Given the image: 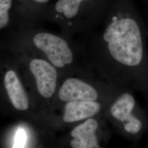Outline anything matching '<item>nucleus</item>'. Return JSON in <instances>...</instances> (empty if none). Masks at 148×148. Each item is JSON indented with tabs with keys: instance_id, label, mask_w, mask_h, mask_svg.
I'll list each match as a JSON object with an SVG mask.
<instances>
[{
	"instance_id": "obj_9",
	"label": "nucleus",
	"mask_w": 148,
	"mask_h": 148,
	"mask_svg": "<svg viewBox=\"0 0 148 148\" xmlns=\"http://www.w3.org/2000/svg\"><path fill=\"white\" fill-rule=\"evenodd\" d=\"M12 4V0H0V29L3 28L8 23V11Z\"/></svg>"
},
{
	"instance_id": "obj_2",
	"label": "nucleus",
	"mask_w": 148,
	"mask_h": 148,
	"mask_svg": "<svg viewBox=\"0 0 148 148\" xmlns=\"http://www.w3.org/2000/svg\"><path fill=\"white\" fill-rule=\"evenodd\" d=\"M104 114L117 134L130 142L137 141L148 128V116L130 90H119L107 104Z\"/></svg>"
},
{
	"instance_id": "obj_7",
	"label": "nucleus",
	"mask_w": 148,
	"mask_h": 148,
	"mask_svg": "<svg viewBox=\"0 0 148 148\" xmlns=\"http://www.w3.org/2000/svg\"><path fill=\"white\" fill-rule=\"evenodd\" d=\"M108 103L92 101H72L63 104L60 121L74 127L90 117L103 114Z\"/></svg>"
},
{
	"instance_id": "obj_4",
	"label": "nucleus",
	"mask_w": 148,
	"mask_h": 148,
	"mask_svg": "<svg viewBox=\"0 0 148 148\" xmlns=\"http://www.w3.org/2000/svg\"><path fill=\"white\" fill-rule=\"evenodd\" d=\"M103 2V0H58L55 10L69 21V32L77 33L82 37L103 22L91 13L97 11Z\"/></svg>"
},
{
	"instance_id": "obj_8",
	"label": "nucleus",
	"mask_w": 148,
	"mask_h": 148,
	"mask_svg": "<svg viewBox=\"0 0 148 148\" xmlns=\"http://www.w3.org/2000/svg\"><path fill=\"white\" fill-rule=\"evenodd\" d=\"M4 84L7 93L14 107L21 111L27 110L29 104L26 92L14 71L10 70L6 73Z\"/></svg>"
},
{
	"instance_id": "obj_12",
	"label": "nucleus",
	"mask_w": 148,
	"mask_h": 148,
	"mask_svg": "<svg viewBox=\"0 0 148 148\" xmlns=\"http://www.w3.org/2000/svg\"><path fill=\"white\" fill-rule=\"evenodd\" d=\"M145 1H146V2H147V3H148V0H145Z\"/></svg>"
},
{
	"instance_id": "obj_1",
	"label": "nucleus",
	"mask_w": 148,
	"mask_h": 148,
	"mask_svg": "<svg viewBox=\"0 0 148 148\" xmlns=\"http://www.w3.org/2000/svg\"><path fill=\"white\" fill-rule=\"evenodd\" d=\"M101 32L81 37L85 60L96 76L142 92L148 103V55L143 21L130 0H116Z\"/></svg>"
},
{
	"instance_id": "obj_11",
	"label": "nucleus",
	"mask_w": 148,
	"mask_h": 148,
	"mask_svg": "<svg viewBox=\"0 0 148 148\" xmlns=\"http://www.w3.org/2000/svg\"><path fill=\"white\" fill-rule=\"evenodd\" d=\"M33 1L40 3H45L48 2L49 0H33Z\"/></svg>"
},
{
	"instance_id": "obj_13",
	"label": "nucleus",
	"mask_w": 148,
	"mask_h": 148,
	"mask_svg": "<svg viewBox=\"0 0 148 148\" xmlns=\"http://www.w3.org/2000/svg\"><path fill=\"white\" fill-rule=\"evenodd\" d=\"M147 130H148V128H147Z\"/></svg>"
},
{
	"instance_id": "obj_6",
	"label": "nucleus",
	"mask_w": 148,
	"mask_h": 148,
	"mask_svg": "<svg viewBox=\"0 0 148 148\" xmlns=\"http://www.w3.org/2000/svg\"><path fill=\"white\" fill-rule=\"evenodd\" d=\"M37 91L45 99H49L56 93L59 79L58 70L52 64L42 59H34L30 63Z\"/></svg>"
},
{
	"instance_id": "obj_10",
	"label": "nucleus",
	"mask_w": 148,
	"mask_h": 148,
	"mask_svg": "<svg viewBox=\"0 0 148 148\" xmlns=\"http://www.w3.org/2000/svg\"><path fill=\"white\" fill-rule=\"evenodd\" d=\"M26 133L23 129H19L16 133L13 148H23L26 143Z\"/></svg>"
},
{
	"instance_id": "obj_3",
	"label": "nucleus",
	"mask_w": 148,
	"mask_h": 148,
	"mask_svg": "<svg viewBox=\"0 0 148 148\" xmlns=\"http://www.w3.org/2000/svg\"><path fill=\"white\" fill-rule=\"evenodd\" d=\"M120 89L95 75H74L65 77L56 93L60 104L72 101L108 103Z\"/></svg>"
},
{
	"instance_id": "obj_5",
	"label": "nucleus",
	"mask_w": 148,
	"mask_h": 148,
	"mask_svg": "<svg viewBox=\"0 0 148 148\" xmlns=\"http://www.w3.org/2000/svg\"><path fill=\"white\" fill-rule=\"evenodd\" d=\"M103 114L90 117L72 127L67 137L71 148H105L112 137V131Z\"/></svg>"
}]
</instances>
